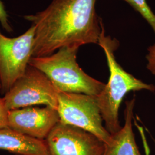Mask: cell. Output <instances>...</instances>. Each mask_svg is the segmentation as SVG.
<instances>
[{
  "instance_id": "obj_2",
  "label": "cell",
  "mask_w": 155,
  "mask_h": 155,
  "mask_svg": "<svg viewBox=\"0 0 155 155\" xmlns=\"http://www.w3.org/2000/svg\"><path fill=\"white\" fill-rule=\"evenodd\" d=\"M105 31L102 23L98 45L105 53L109 70V78L104 89L97 97L105 127L109 133L113 134L122 127L119 121L118 112L126 94L131 91H154L155 86L134 77L122 68L117 61L115 56V52L120 43L116 39L106 36Z\"/></svg>"
},
{
  "instance_id": "obj_14",
  "label": "cell",
  "mask_w": 155,
  "mask_h": 155,
  "mask_svg": "<svg viewBox=\"0 0 155 155\" xmlns=\"http://www.w3.org/2000/svg\"><path fill=\"white\" fill-rule=\"evenodd\" d=\"M8 111L6 107L3 98H0V128L8 127Z\"/></svg>"
},
{
  "instance_id": "obj_6",
  "label": "cell",
  "mask_w": 155,
  "mask_h": 155,
  "mask_svg": "<svg viewBox=\"0 0 155 155\" xmlns=\"http://www.w3.org/2000/svg\"><path fill=\"white\" fill-rule=\"evenodd\" d=\"M35 27L16 38H8L0 31V84L5 94L22 77L32 57Z\"/></svg>"
},
{
  "instance_id": "obj_12",
  "label": "cell",
  "mask_w": 155,
  "mask_h": 155,
  "mask_svg": "<svg viewBox=\"0 0 155 155\" xmlns=\"http://www.w3.org/2000/svg\"><path fill=\"white\" fill-rule=\"evenodd\" d=\"M9 16L6 12L5 7L1 0H0V23L4 29L8 33H12L13 29L9 21Z\"/></svg>"
},
{
  "instance_id": "obj_17",
  "label": "cell",
  "mask_w": 155,
  "mask_h": 155,
  "mask_svg": "<svg viewBox=\"0 0 155 155\" xmlns=\"http://www.w3.org/2000/svg\"><path fill=\"white\" fill-rule=\"evenodd\" d=\"M0 89H1V84H0Z\"/></svg>"
},
{
  "instance_id": "obj_13",
  "label": "cell",
  "mask_w": 155,
  "mask_h": 155,
  "mask_svg": "<svg viewBox=\"0 0 155 155\" xmlns=\"http://www.w3.org/2000/svg\"><path fill=\"white\" fill-rule=\"evenodd\" d=\"M146 59L147 61V69L152 74L155 75V44L148 47Z\"/></svg>"
},
{
  "instance_id": "obj_3",
  "label": "cell",
  "mask_w": 155,
  "mask_h": 155,
  "mask_svg": "<svg viewBox=\"0 0 155 155\" xmlns=\"http://www.w3.org/2000/svg\"><path fill=\"white\" fill-rule=\"evenodd\" d=\"M79 48L64 47L50 55L32 57L29 65L43 72L58 91L97 96L105 83L89 76L79 66Z\"/></svg>"
},
{
  "instance_id": "obj_7",
  "label": "cell",
  "mask_w": 155,
  "mask_h": 155,
  "mask_svg": "<svg viewBox=\"0 0 155 155\" xmlns=\"http://www.w3.org/2000/svg\"><path fill=\"white\" fill-rule=\"evenodd\" d=\"M45 140L50 155H102L105 147L94 134L61 122Z\"/></svg>"
},
{
  "instance_id": "obj_8",
  "label": "cell",
  "mask_w": 155,
  "mask_h": 155,
  "mask_svg": "<svg viewBox=\"0 0 155 155\" xmlns=\"http://www.w3.org/2000/svg\"><path fill=\"white\" fill-rule=\"evenodd\" d=\"M33 106L9 111L8 127L35 139L45 140L60 122L58 111L50 106Z\"/></svg>"
},
{
  "instance_id": "obj_5",
  "label": "cell",
  "mask_w": 155,
  "mask_h": 155,
  "mask_svg": "<svg viewBox=\"0 0 155 155\" xmlns=\"http://www.w3.org/2000/svg\"><path fill=\"white\" fill-rule=\"evenodd\" d=\"M58 91L50 79L38 68L30 65L5 94L3 98L8 111L37 105L58 109Z\"/></svg>"
},
{
  "instance_id": "obj_16",
  "label": "cell",
  "mask_w": 155,
  "mask_h": 155,
  "mask_svg": "<svg viewBox=\"0 0 155 155\" xmlns=\"http://www.w3.org/2000/svg\"><path fill=\"white\" fill-rule=\"evenodd\" d=\"M153 141H154V143H155V139H153Z\"/></svg>"
},
{
  "instance_id": "obj_1",
  "label": "cell",
  "mask_w": 155,
  "mask_h": 155,
  "mask_svg": "<svg viewBox=\"0 0 155 155\" xmlns=\"http://www.w3.org/2000/svg\"><path fill=\"white\" fill-rule=\"evenodd\" d=\"M96 0H52L42 11L24 17L35 27L32 57L50 55L64 47L98 44L102 21Z\"/></svg>"
},
{
  "instance_id": "obj_4",
  "label": "cell",
  "mask_w": 155,
  "mask_h": 155,
  "mask_svg": "<svg viewBox=\"0 0 155 155\" xmlns=\"http://www.w3.org/2000/svg\"><path fill=\"white\" fill-rule=\"evenodd\" d=\"M60 122L81 128L107 143L111 134L103 125L97 97L87 94L58 91Z\"/></svg>"
},
{
  "instance_id": "obj_15",
  "label": "cell",
  "mask_w": 155,
  "mask_h": 155,
  "mask_svg": "<svg viewBox=\"0 0 155 155\" xmlns=\"http://www.w3.org/2000/svg\"><path fill=\"white\" fill-rule=\"evenodd\" d=\"M145 155H150V151L145 152Z\"/></svg>"
},
{
  "instance_id": "obj_9",
  "label": "cell",
  "mask_w": 155,
  "mask_h": 155,
  "mask_svg": "<svg viewBox=\"0 0 155 155\" xmlns=\"http://www.w3.org/2000/svg\"><path fill=\"white\" fill-rule=\"evenodd\" d=\"M135 101L134 97L126 102L124 125L118 132L111 134L109 141L105 144L102 155H142L136 144L132 127Z\"/></svg>"
},
{
  "instance_id": "obj_11",
  "label": "cell",
  "mask_w": 155,
  "mask_h": 155,
  "mask_svg": "<svg viewBox=\"0 0 155 155\" xmlns=\"http://www.w3.org/2000/svg\"><path fill=\"white\" fill-rule=\"evenodd\" d=\"M138 12L148 22L155 33V15L152 11L146 0H124Z\"/></svg>"
},
{
  "instance_id": "obj_10",
  "label": "cell",
  "mask_w": 155,
  "mask_h": 155,
  "mask_svg": "<svg viewBox=\"0 0 155 155\" xmlns=\"http://www.w3.org/2000/svg\"><path fill=\"white\" fill-rule=\"evenodd\" d=\"M0 150L17 155H50L45 140L33 138L8 127L0 128Z\"/></svg>"
}]
</instances>
